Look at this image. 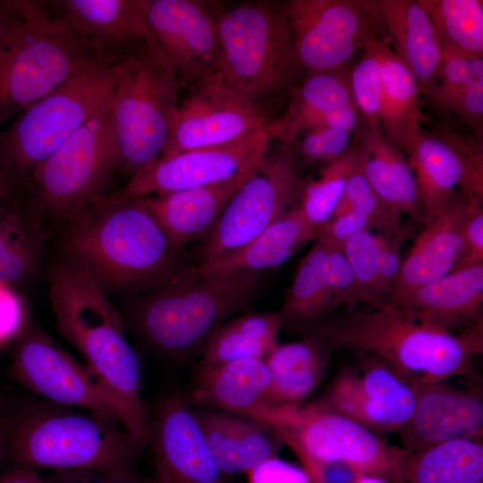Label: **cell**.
Masks as SVG:
<instances>
[{
    "label": "cell",
    "instance_id": "7c38bea8",
    "mask_svg": "<svg viewBox=\"0 0 483 483\" xmlns=\"http://www.w3.org/2000/svg\"><path fill=\"white\" fill-rule=\"evenodd\" d=\"M11 373L34 396L114 419L144 443L125 407L39 326L30 325L18 336Z\"/></svg>",
    "mask_w": 483,
    "mask_h": 483
},
{
    "label": "cell",
    "instance_id": "ba28073f",
    "mask_svg": "<svg viewBox=\"0 0 483 483\" xmlns=\"http://www.w3.org/2000/svg\"><path fill=\"white\" fill-rule=\"evenodd\" d=\"M180 86L148 43L131 54L111 102L119 171L131 177L161 157L179 108Z\"/></svg>",
    "mask_w": 483,
    "mask_h": 483
},
{
    "label": "cell",
    "instance_id": "3957f363",
    "mask_svg": "<svg viewBox=\"0 0 483 483\" xmlns=\"http://www.w3.org/2000/svg\"><path fill=\"white\" fill-rule=\"evenodd\" d=\"M3 469L137 474L145 444L119 422L38 397L0 401Z\"/></svg>",
    "mask_w": 483,
    "mask_h": 483
},
{
    "label": "cell",
    "instance_id": "484cf974",
    "mask_svg": "<svg viewBox=\"0 0 483 483\" xmlns=\"http://www.w3.org/2000/svg\"><path fill=\"white\" fill-rule=\"evenodd\" d=\"M271 375L264 359L198 366L188 394L194 408H208L255 419L266 408Z\"/></svg>",
    "mask_w": 483,
    "mask_h": 483
},
{
    "label": "cell",
    "instance_id": "bcb514c9",
    "mask_svg": "<svg viewBox=\"0 0 483 483\" xmlns=\"http://www.w3.org/2000/svg\"><path fill=\"white\" fill-rule=\"evenodd\" d=\"M407 233L402 226L394 234L377 233L379 280L386 300L392 295L401 271V249Z\"/></svg>",
    "mask_w": 483,
    "mask_h": 483
},
{
    "label": "cell",
    "instance_id": "ffe728a7",
    "mask_svg": "<svg viewBox=\"0 0 483 483\" xmlns=\"http://www.w3.org/2000/svg\"><path fill=\"white\" fill-rule=\"evenodd\" d=\"M267 123L258 104L232 91L213 76L198 84L196 90L179 105L160 158L230 143Z\"/></svg>",
    "mask_w": 483,
    "mask_h": 483
},
{
    "label": "cell",
    "instance_id": "816d5d0a",
    "mask_svg": "<svg viewBox=\"0 0 483 483\" xmlns=\"http://www.w3.org/2000/svg\"><path fill=\"white\" fill-rule=\"evenodd\" d=\"M30 0H0V48L26 21Z\"/></svg>",
    "mask_w": 483,
    "mask_h": 483
},
{
    "label": "cell",
    "instance_id": "d6a6232c",
    "mask_svg": "<svg viewBox=\"0 0 483 483\" xmlns=\"http://www.w3.org/2000/svg\"><path fill=\"white\" fill-rule=\"evenodd\" d=\"M332 352L324 341L311 335L278 343L264 359L271 375L267 407L301 405L324 377Z\"/></svg>",
    "mask_w": 483,
    "mask_h": 483
},
{
    "label": "cell",
    "instance_id": "277c9868",
    "mask_svg": "<svg viewBox=\"0 0 483 483\" xmlns=\"http://www.w3.org/2000/svg\"><path fill=\"white\" fill-rule=\"evenodd\" d=\"M261 278L258 273L199 275L182 265L159 286L134 296L122 318L160 357L200 356L224 322L249 309Z\"/></svg>",
    "mask_w": 483,
    "mask_h": 483
},
{
    "label": "cell",
    "instance_id": "e575fe53",
    "mask_svg": "<svg viewBox=\"0 0 483 483\" xmlns=\"http://www.w3.org/2000/svg\"><path fill=\"white\" fill-rule=\"evenodd\" d=\"M394 483H483L482 440H453L404 449Z\"/></svg>",
    "mask_w": 483,
    "mask_h": 483
},
{
    "label": "cell",
    "instance_id": "2e32d148",
    "mask_svg": "<svg viewBox=\"0 0 483 483\" xmlns=\"http://www.w3.org/2000/svg\"><path fill=\"white\" fill-rule=\"evenodd\" d=\"M148 45L172 69L181 85L215 76L222 51L216 16L205 2L140 0Z\"/></svg>",
    "mask_w": 483,
    "mask_h": 483
},
{
    "label": "cell",
    "instance_id": "7402d4cb",
    "mask_svg": "<svg viewBox=\"0 0 483 483\" xmlns=\"http://www.w3.org/2000/svg\"><path fill=\"white\" fill-rule=\"evenodd\" d=\"M41 2L55 24L98 55L124 58L147 43L140 0Z\"/></svg>",
    "mask_w": 483,
    "mask_h": 483
},
{
    "label": "cell",
    "instance_id": "9f6ffc18",
    "mask_svg": "<svg viewBox=\"0 0 483 483\" xmlns=\"http://www.w3.org/2000/svg\"><path fill=\"white\" fill-rule=\"evenodd\" d=\"M359 483H391V482L377 476L363 474Z\"/></svg>",
    "mask_w": 483,
    "mask_h": 483
},
{
    "label": "cell",
    "instance_id": "4316f807",
    "mask_svg": "<svg viewBox=\"0 0 483 483\" xmlns=\"http://www.w3.org/2000/svg\"><path fill=\"white\" fill-rule=\"evenodd\" d=\"M316 238V228L299 207L284 212L242 246L191 266L199 275L258 273L280 267Z\"/></svg>",
    "mask_w": 483,
    "mask_h": 483
},
{
    "label": "cell",
    "instance_id": "44dd1931",
    "mask_svg": "<svg viewBox=\"0 0 483 483\" xmlns=\"http://www.w3.org/2000/svg\"><path fill=\"white\" fill-rule=\"evenodd\" d=\"M448 380L417 384L414 411L398 432L402 448L412 451L453 440H482L483 394L479 382L465 388Z\"/></svg>",
    "mask_w": 483,
    "mask_h": 483
},
{
    "label": "cell",
    "instance_id": "30bf717a",
    "mask_svg": "<svg viewBox=\"0 0 483 483\" xmlns=\"http://www.w3.org/2000/svg\"><path fill=\"white\" fill-rule=\"evenodd\" d=\"M119 165L110 105L35 169L24 196L43 217L64 223L107 193Z\"/></svg>",
    "mask_w": 483,
    "mask_h": 483
},
{
    "label": "cell",
    "instance_id": "ab89813d",
    "mask_svg": "<svg viewBox=\"0 0 483 483\" xmlns=\"http://www.w3.org/2000/svg\"><path fill=\"white\" fill-rule=\"evenodd\" d=\"M483 75V57L442 47L438 72L423 94L440 115H452L470 84Z\"/></svg>",
    "mask_w": 483,
    "mask_h": 483
},
{
    "label": "cell",
    "instance_id": "9a60e30c",
    "mask_svg": "<svg viewBox=\"0 0 483 483\" xmlns=\"http://www.w3.org/2000/svg\"><path fill=\"white\" fill-rule=\"evenodd\" d=\"M404 155L426 224L447 210L460 193L482 205V142L443 125L423 129Z\"/></svg>",
    "mask_w": 483,
    "mask_h": 483
},
{
    "label": "cell",
    "instance_id": "f35d334b",
    "mask_svg": "<svg viewBox=\"0 0 483 483\" xmlns=\"http://www.w3.org/2000/svg\"><path fill=\"white\" fill-rule=\"evenodd\" d=\"M355 161L356 152L351 145L340 157L326 164L317 179L303 183L299 208L316 229L332 217Z\"/></svg>",
    "mask_w": 483,
    "mask_h": 483
},
{
    "label": "cell",
    "instance_id": "52a82bcc",
    "mask_svg": "<svg viewBox=\"0 0 483 483\" xmlns=\"http://www.w3.org/2000/svg\"><path fill=\"white\" fill-rule=\"evenodd\" d=\"M222 62L215 77L247 100L291 89L301 70L284 4L245 2L216 16Z\"/></svg>",
    "mask_w": 483,
    "mask_h": 483
},
{
    "label": "cell",
    "instance_id": "60d3db41",
    "mask_svg": "<svg viewBox=\"0 0 483 483\" xmlns=\"http://www.w3.org/2000/svg\"><path fill=\"white\" fill-rule=\"evenodd\" d=\"M370 37L362 49L359 62L351 68L352 95L364 127L372 132H382L379 124L381 96V59L377 37Z\"/></svg>",
    "mask_w": 483,
    "mask_h": 483
},
{
    "label": "cell",
    "instance_id": "83f0119b",
    "mask_svg": "<svg viewBox=\"0 0 483 483\" xmlns=\"http://www.w3.org/2000/svg\"><path fill=\"white\" fill-rule=\"evenodd\" d=\"M255 167L225 182L143 198L167 233L183 249L211 232Z\"/></svg>",
    "mask_w": 483,
    "mask_h": 483
},
{
    "label": "cell",
    "instance_id": "7a4b0ae2",
    "mask_svg": "<svg viewBox=\"0 0 483 483\" xmlns=\"http://www.w3.org/2000/svg\"><path fill=\"white\" fill-rule=\"evenodd\" d=\"M295 334L315 336L333 351L377 359L417 384L481 380L475 361L483 352V326L447 332L418 321L389 300L335 310Z\"/></svg>",
    "mask_w": 483,
    "mask_h": 483
},
{
    "label": "cell",
    "instance_id": "ee69618b",
    "mask_svg": "<svg viewBox=\"0 0 483 483\" xmlns=\"http://www.w3.org/2000/svg\"><path fill=\"white\" fill-rule=\"evenodd\" d=\"M322 242L325 250L321 267L333 310L366 305L342 248Z\"/></svg>",
    "mask_w": 483,
    "mask_h": 483
},
{
    "label": "cell",
    "instance_id": "4dcf8cb0",
    "mask_svg": "<svg viewBox=\"0 0 483 483\" xmlns=\"http://www.w3.org/2000/svg\"><path fill=\"white\" fill-rule=\"evenodd\" d=\"M351 145L365 177L379 197L401 215L425 225L406 156L382 132H372L365 127L356 131Z\"/></svg>",
    "mask_w": 483,
    "mask_h": 483
},
{
    "label": "cell",
    "instance_id": "f1b7e54d",
    "mask_svg": "<svg viewBox=\"0 0 483 483\" xmlns=\"http://www.w3.org/2000/svg\"><path fill=\"white\" fill-rule=\"evenodd\" d=\"M383 29L391 48L415 77L420 94L439 69L442 47L418 0H378Z\"/></svg>",
    "mask_w": 483,
    "mask_h": 483
},
{
    "label": "cell",
    "instance_id": "d6986e66",
    "mask_svg": "<svg viewBox=\"0 0 483 483\" xmlns=\"http://www.w3.org/2000/svg\"><path fill=\"white\" fill-rule=\"evenodd\" d=\"M270 140L264 127L230 143L157 159L119 191L128 197L164 195L231 180L255 167L269 150Z\"/></svg>",
    "mask_w": 483,
    "mask_h": 483
},
{
    "label": "cell",
    "instance_id": "f907efd6",
    "mask_svg": "<svg viewBox=\"0 0 483 483\" xmlns=\"http://www.w3.org/2000/svg\"><path fill=\"white\" fill-rule=\"evenodd\" d=\"M48 479L51 483H140L138 473L107 475L87 470H55Z\"/></svg>",
    "mask_w": 483,
    "mask_h": 483
},
{
    "label": "cell",
    "instance_id": "11a10c76",
    "mask_svg": "<svg viewBox=\"0 0 483 483\" xmlns=\"http://www.w3.org/2000/svg\"><path fill=\"white\" fill-rule=\"evenodd\" d=\"M24 193L17 180L0 160V201L19 197Z\"/></svg>",
    "mask_w": 483,
    "mask_h": 483
},
{
    "label": "cell",
    "instance_id": "6da1fadb",
    "mask_svg": "<svg viewBox=\"0 0 483 483\" xmlns=\"http://www.w3.org/2000/svg\"><path fill=\"white\" fill-rule=\"evenodd\" d=\"M61 260L106 294L137 296L168 280L182 266L180 247L143 197L106 193L64 222Z\"/></svg>",
    "mask_w": 483,
    "mask_h": 483
},
{
    "label": "cell",
    "instance_id": "7bdbcfd3",
    "mask_svg": "<svg viewBox=\"0 0 483 483\" xmlns=\"http://www.w3.org/2000/svg\"><path fill=\"white\" fill-rule=\"evenodd\" d=\"M366 305L386 301L379 280L377 233L370 230L360 232L342 246Z\"/></svg>",
    "mask_w": 483,
    "mask_h": 483
},
{
    "label": "cell",
    "instance_id": "f5cc1de1",
    "mask_svg": "<svg viewBox=\"0 0 483 483\" xmlns=\"http://www.w3.org/2000/svg\"><path fill=\"white\" fill-rule=\"evenodd\" d=\"M20 307L13 288L0 285V336L7 335L17 326Z\"/></svg>",
    "mask_w": 483,
    "mask_h": 483
},
{
    "label": "cell",
    "instance_id": "681fc988",
    "mask_svg": "<svg viewBox=\"0 0 483 483\" xmlns=\"http://www.w3.org/2000/svg\"><path fill=\"white\" fill-rule=\"evenodd\" d=\"M311 483H359L363 473L354 467L337 462H320L298 456Z\"/></svg>",
    "mask_w": 483,
    "mask_h": 483
},
{
    "label": "cell",
    "instance_id": "8fae6325",
    "mask_svg": "<svg viewBox=\"0 0 483 483\" xmlns=\"http://www.w3.org/2000/svg\"><path fill=\"white\" fill-rule=\"evenodd\" d=\"M297 456L346 463L394 483L404 449L388 444L360 423L318 403L267 407L258 416Z\"/></svg>",
    "mask_w": 483,
    "mask_h": 483
},
{
    "label": "cell",
    "instance_id": "8d00e7d4",
    "mask_svg": "<svg viewBox=\"0 0 483 483\" xmlns=\"http://www.w3.org/2000/svg\"><path fill=\"white\" fill-rule=\"evenodd\" d=\"M325 245L319 239L301 260L277 314L282 328L296 333L332 313L333 307L322 273Z\"/></svg>",
    "mask_w": 483,
    "mask_h": 483
},
{
    "label": "cell",
    "instance_id": "7dc6e473",
    "mask_svg": "<svg viewBox=\"0 0 483 483\" xmlns=\"http://www.w3.org/2000/svg\"><path fill=\"white\" fill-rule=\"evenodd\" d=\"M367 230H375L371 219L362 212L348 210L332 216L316 229V238L331 245L341 247L354 234Z\"/></svg>",
    "mask_w": 483,
    "mask_h": 483
},
{
    "label": "cell",
    "instance_id": "8992f818",
    "mask_svg": "<svg viewBox=\"0 0 483 483\" xmlns=\"http://www.w3.org/2000/svg\"><path fill=\"white\" fill-rule=\"evenodd\" d=\"M131 55H95L61 86L21 111L0 132V160L26 192L35 169L111 105Z\"/></svg>",
    "mask_w": 483,
    "mask_h": 483
},
{
    "label": "cell",
    "instance_id": "c3c4849f",
    "mask_svg": "<svg viewBox=\"0 0 483 483\" xmlns=\"http://www.w3.org/2000/svg\"><path fill=\"white\" fill-rule=\"evenodd\" d=\"M463 254L455 268L462 269L483 264V209L473 208L463 227Z\"/></svg>",
    "mask_w": 483,
    "mask_h": 483
},
{
    "label": "cell",
    "instance_id": "5b68a950",
    "mask_svg": "<svg viewBox=\"0 0 483 483\" xmlns=\"http://www.w3.org/2000/svg\"><path fill=\"white\" fill-rule=\"evenodd\" d=\"M49 299L57 331L125 407L146 443L148 411L142 398V365L126 337L122 315L107 294L61 259L50 270Z\"/></svg>",
    "mask_w": 483,
    "mask_h": 483
},
{
    "label": "cell",
    "instance_id": "1f68e13d",
    "mask_svg": "<svg viewBox=\"0 0 483 483\" xmlns=\"http://www.w3.org/2000/svg\"><path fill=\"white\" fill-rule=\"evenodd\" d=\"M381 59L379 124L383 135L403 154L417 139L428 117L422 112L418 82L391 48L384 35L377 37Z\"/></svg>",
    "mask_w": 483,
    "mask_h": 483
},
{
    "label": "cell",
    "instance_id": "74e56055",
    "mask_svg": "<svg viewBox=\"0 0 483 483\" xmlns=\"http://www.w3.org/2000/svg\"><path fill=\"white\" fill-rule=\"evenodd\" d=\"M442 47L483 57L481 0H418Z\"/></svg>",
    "mask_w": 483,
    "mask_h": 483
},
{
    "label": "cell",
    "instance_id": "603a6c76",
    "mask_svg": "<svg viewBox=\"0 0 483 483\" xmlns=\"http://www.w3.org/2000/svg\"><path fill=\"white\" fill-rule=\"evenodd\" d=\"M394 303L418 321L447 332L481 327L483 264L453 270Z\"/></svg>",
    "mask_w": 483,
    "mask_h": 483
},
{
    "label": "cell",
    "instance_id": "e0dca14e",
    "mask_svg": "<svg viewBox=\"0 0 483 483\" xmlns=\"http://www.w3.org/2000/svg\"><path fill=\"white\" fill-rule=\"evenodd\" d=\"M315 402L382 436L398 433L414 411L417 383L373 357L355 353Z\"/></svg>",
    "mask_w": 483,
    "mask_h": 483
},
{
    "label": "cell",
    "instance_id": "4fadbf2b",
    "mask_svg": "<svg viewBox=\"0 0 483 483\" xmlns=\"http://www.w3.org/2000/svg\"><path fill=\"white\" fill-rule=\"evenodd\" d=\"M284 6L307 76L348 67L370 37L384 35L378 0H290Z\"/></svg>",
    "mask_w": 483,
    "mask_h": 483
},
{
    "label": "cell",
    "instance_id": "836d02e7",
    "mask_svg": "<svg viewBox=\"0 0 483 483\" xmlns=\"http://www.w3.org/2000/svg\"><path fill=\"white\" fill-rule=\"evenodd\" d=\"M42 218L24 195L0 201V285L18 287L38 273L44 251Z\"/></svg>",
    "mask_w": 483,
    "mask_h": 483
},
{
    "label": "cell",
    "instance_id": "ac0fdd59",
    "mask_svg": "<svg viewBox=\"0 0 483 483\" xmlns=\"http://www.w3.org/2000/svg\"><path fill=\"white\" fill-rule=\"evenodd\" d=\"M151 470L140 483H236L209 452L184 395H164L148 414Z\"/></svg>",
    "mask_w": 483,
    "mask_h": 483
},
{
    "label": "cell",
    "instance_id": "6f0895ef",
    "mask_svg": "<svg viewBox=\"0 0 483 483\" xmlns=\"http://www.w3.org/2000/svg\"><path fill=\"white\" fill-rule=\"evenodd\" d=\"M3 469V442H2V435H1V429H0V471Z\"/></svg>",
    "mask_w": 483,
    "mask_h": 483
},
{
    "label": "cell",
    "instance_id": "d590c367",
    "mask_svg": "<svg viewBox=\"0 0 483 483\" xmlns=\"http://www.w3.org/2000/svg\"><path fill=\"white\" fill-rule=\"evenodd\" d=\"M277 312H245L224 322L205 345L198 366L242 359H265L279 343Z\"/></svg>",
    "mask_w": 483,
    "mask_h": 483
},
{
    "label": "cell",
    "instance_id": "d4e9b609",
    "mask_svg": "<svg viewBox=\"0 0 483 483\" xmlns=\"http://www.w3.org/2000/svg\"><path fill=\"white\" fill-rule=\"evenodd\" d=\"M207 446L222 471L237 477L249 474L278 458L283 439L271 427L233 412L194 408Z\"/></svg>",
    "mask_w": 483,
    "mask_h": 483
},
{
    "label": "cell",
    "instance_id": "f6af8a7d",
    "mask_svg": "<svg viewBox=\"0 0 483 483\" xmlns=\"http://www.w3.org/2000/svg\"><path fill=\"white\" fill-rule=\"evenodd\" d=\"M352 134L344 129L320 125L303 131L294 142H298V153L305 162L327 164L350 148Z\"/></svg>",
    "mask_w": 483,
    "mask_h": 483
},
{
    "label": "cell",
    "instance_id": "cb8c5ba5",
    "mask_svg": "<svg viewBox=\"0 0 483 483\" xmlns=\"http://www.w3.org/2000/svg\"><path fill=\"white\" fill-rule=\"evenodd\" d=\"M459 194L439 216L425 224L408 255L389 298L398 302L418 287L452 272L463 254V227L475 206Z\"/></svg>",
    "mask_w": 483,
    "mask_h": 483
},
{
    "label": "cell",
    "instance_id": "db71d44e",
    "mask_svg": "<svg viewBox=\"0 0 483 483\" xmlns=\"http://www.w3.org/2000/svg\"><path fill=\"white\" fill-rule=\"evenodd\" d=\"M0 483H51L38 470L22 467H5L0 471Z\"/></svg>",
    "mask_w": 483,
    "mask_h": 483
},
{
    "label": "cell",
    "instance_id": "f546056e",
    "mask_svg": "<svg viewBox=\"0 0 483 483\" xmlns=\"http://www.w3.org/2000/svg\"><path fill=\"white\" fill-rule=\"evenodd\" d=\"M351 68L306 76L290 89L291 99L285 112L267 123L270 140L292 146L305 130L329 124L334 111L355 104L350 84Z\"/></svg>",
    "mask_w": 483,
    "mask_h": 483
},
{
    "label": "cell",
    "instance_id": "b9f144b4",
    "mask_svg": "<svg viewBox=\"0 0 483 483\" xmlns=\"http://www.w3.org/2000/svg\"><path fill=\"white\" fill-rule=\"evenodd\" d=\"M348 210H357L367 215L375 230L387 235L402 227V215L384 201L365 177L356 155V161L349 174L343 196L332 216Z\"/></svg>",
    "mask_w": 483,
    "mask_h": 483
},
{
    "label": "cell",
    "instance_id": "5bb4252c",
    "mask_svg": "<svg viewBox=\"0 0 483 483\" xmlns=\"http://www.w3.org/2000/svg\"><path fill=\"white\" fill-rule=\"evenodd\" d=\"M303 182L292 146L269 150L235 193L206 236L199 262L235 250L253 239L299 198Z\"/></svg>",
    "mask_w": 483,
    "mask_h": 483
},
{
    "label": "cell",
    "instance_id": "9c48e42d",
    "mask_svg": "<svg viewBox=\"0 0 483 483\" xmlns=\"http://www.w3.org/2000/svg\"><path fill=\"white\" fill-rule=\"evenodd\" d=\"M97 55L30 1L26 21L0 48V126L54 91Z\"/></svg>",
    "mask_w": 483,
    "mask_h": 483
}]
</instances>
